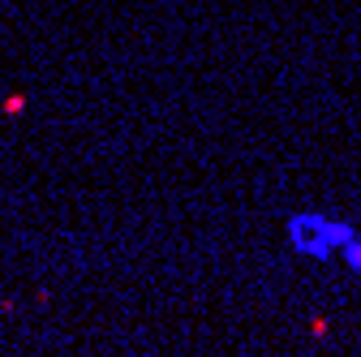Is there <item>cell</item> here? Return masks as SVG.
<instances>
[{"mask_svg":"<svg viewBox=\"0 0 361 357\" xmlns=\"http://www.w3.org/2000/svg\"><path fill=\"white\" fill-rule=\"evenodd\" d=\"M284 237L293 246V254L301 258H319L327 262L336 254V241H331V215L327 211H293L288 224H284Z\"/></svg>","mask_w":361,"mask_h":357,"instance_id":"1","label":"cell"},{"mask_svg":"<svg viewBox=\"0 0 361 357\" xmlns=\"http://www.w3.org/2000/svg\"><path fill=\"white\" fill-rule=\"evenodd\" d=\"M340 258H344V267H348L353 276H361V233H357V237L340 250Z\"/></svg>","mask_w":361,"mask_h":357,"instance_id":"2","label":"cell"}]
</instances>
